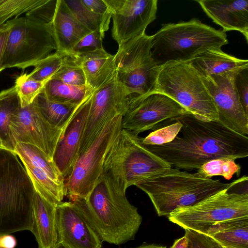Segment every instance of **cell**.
<instances>
[{
    "label": "cell",
    "instance_id": "5bb4252c",
    "mask_svg": "<svg viewBox=\"0 0 248 248\" xmlns=\"http://www.w3.org/2000/svg\"><path fill=\"white\" fill-rule=\"evenodd\" d=\"M9 129L14 148L17 143L31 144L52 159L64 131L51 125L45 119L35 100L26 107L19 108L11 118Z\"/></svg>",
    "mask_w": 248,
    "mask_h": 248
},
{
    "label": "cell",
    "instance_id": "9c48e42d",
    "mask_svg": "<svg viewBox=\"0 0 248 248\" xmlns=\"http://www.w3.org/2000/svg\"><path fill=\"white\" fill-rule=\"evenodd\" d=\"M152 38L144 32L119 46L114 55L116 80L132 101L154 93L160 66L151 56Z\"/></svg>",
    "mask_w": 248,
    "mask_h": 248
},
{
    "label": "cell",
    "instance_id": "836d02e7",
    "mask_svg": "<svg viewBox=\"0 0 248 248\" xmlns=\"http://www.w3.org/2000/svg\"><path fill=\"white\" fill-rule=\"evenodd\" d=\"M67 54L55 51L38 62L29 76L41 82L49 79L60 68L63 58Z\"/></svg>",
    "mask_w": 248,
    "mask_h": 248
},
{
    "label": "cell",
    "instance_id": "5b68a950",
    "mask_svg": "<svg viewBox=\"0 0 248 248\" xmlns=\"http://www.w3.org/2000/svg\"><path fill=\"white\" fill-rule=\"evenodd\" d=\"M151 56L161 66L168 62H189L212 48L228 44L225 32L197 18L166 23L152 35Z\"/></svg>",
    "mask_w": 248,
    "mask_h": 248
},
{
    "label": "cell",
    "instance_id": "d4e9b609",
    "mask_svg": "<svg viewBox=\"0 0 248 248\" xmlns=\"http://www.w3.org/2000/svg\"><path fill=\"white\" fill-rule=\"evenodd\" d=\"M206 234L224 248H248V216L217 222Z\"/></svg>",
    "mask_w": 248,
    "mask_h": 248
},
{
    "label": "cell",
    "instance_id": "603a6c76",
    "mask_svg": "<svg viewBox=\"0 0 248 248\" xmlns=\"http://www.w3.org/2000/svg\"><path fill=\"white\" fill-rule=\"evenodd\" d=\"M32 218L31 232L35 236L38 248H59L57 205L46 201L36 191Z\"/></svg>",
    "mask_w": 248,
    "mask_h": 248
},
{
    "label": "cell",
    "instance_id": "2e32d148",
    "mask_svg": "<svg viewBox=\"0 0 248 248\" xmlns=\"http://www.w3.org/2000/svg\"><path fill=\"white\" fill-rule=\"evenodd\" d=\"M111 13V35L119 46L145 32L156 17L157 0H105Z\"/></svg>",
    "mask_w": 248,
    "mask_h": 248
},
{
    "label": "cell",
    "instance_id": "f546056e",
    "mask_svg": "<svg viewBox=\"0 0 248 248\" xmlns=\"http://www.w3.org/2000/svg\"><path fill=\"white\" fill-rule=\"evenodd\" d=\"M241 166L235 162V160L229 158H219L211 160L204 163L197 172L203 177L211 178L213 176H221L225 179L230 180L234 174L239 176Z\"/></svg>",
    "mask_w": 248,
    "mask_h": 248
},
{
    "label": "cell",
    "instance_id": "9a60e30c",
    "mask_svg": "<svg viewBox=\"0 0 248 248\" xmlns=\"http://www.w3.org/2000/svg\"><path fill=\"white\" fill-rule=\"evenodd\" d=\"M186 111L167 95L152 93L131 102L122 117V129L138 136L140 133L155 129L159 123L178 117Z\"/></svg>",
    "mask_w": 248,
    "mask_h": 248
},
{
    "label": "cell",
    "instance_id": "ab89813d",
    "mask_svg": "<svg viewBox=\"0 0 248 248\" xmlns=\"http://www.w3.org/2000/svg\"><path fill=\"white\" fill-rule=\"evenodd\" d=\"M10 31L11 27L7 21L0 26V73L4 70L2 59Z\"/></svg>",
    "mask_w": 248,
    "mask_h": 248
},
{
    "label": "cell",
    "instance_id": "74e56055",
    "mask_svg": "<svg viewBox=\"0 0 248 248\" xmlns=\"http://www.w3.org/2000/svg\"><path fill=\"white\" fill-rule=\"evenodd\" d=\"M233 85L244 109L248 115V68L234 76Z\"/></svg>",
    "mask_w": 248,
    "mask_h": 248
},
{
    "label": "cell",
    "instance_id": "60d3db41",
    "mask_svg": "<svg viewBox=\"0 0 248 248\" xmlns=\"http://www.w3.org/2000/svg\"><path fill=\"white\" fill-rule=\"evenodd\" d=\"M16 245L15 237L10 234L0 235V248H15Z\"/></svg>",
    "mask_w": 248,
    "mask_h": 248
},
{
    "label": "cell",
    "instance_id": "f35d334b",
    "mask_svg": "<svg viewBox=\"0 0 248 248\" xmlns=\"http://www.w3.org/2000/svg\"><path fill=\"white\" fill-rule=\"evenodd\" d=\"M83 5L92 12L101 16L111 15L105 0H81Z\"/></svg>",
    "mask_w": 248,
    "mask_h": 248
},
{
    "label": "cell",
    "instance_id": "4dcf8cb0",
    "mask_svg": "<svg viewBox=\"0 0 248 248\" xmlns=\"http://www.w3.org/2000/svg\"><path fill=\"white\" fill-rule=\"evenodd\" d=\"M50 79L58 80L72 86H86L84 72L74 56L71 55L64 56L60 68Z\"/></svg>",
    "mask_w": 248,
    "mask_h": 248
},
{
    "label": "cell",
    "instance_id": "d590c367",
    "mask_svg": "<svg viewBox=\"0 0 248 248\" xmlns=\"http://www.w3.org/2000/svg\"><path fill=\"white\" fill-rule=\"evenodd\" d=\"M104 35L100 31L90 32L75 46L69 55H77L103 49Z\"/></svg>",
    "mask_w": 248,
    "mask_h": 248
},
{
    "label": "cell",
    "instance_id": "8992f818",
    "mask_svg": "<svg viewBox=\"0 0 248 248\" xmlns=\"http://www.w3.org/2000/svg\"><path fill=\"white\" fill-rule=\"evenodd\" d=\"M155 92L170 97L198 118L218 121L213 100L189 62H171L160 66Z\"/></svg>",
    "mask_w": 248,
    "mask_h": 248
},
{
    "label": "cell",
    "instance_id": "4316f807",
    "mask_svg": "<svg viewBox=\"0 0 248 248\" xmlns=\"http://www.w3.org/2000/svg\"><path fill=\"white\" fill-rule=\"evenodd\" d=\"M43 117L51 125L64 130L79 106L62 104L48 100L43 90L34 99Z\"/></svg>",
    "mask_w": 248,
    "mask_h": 248
},
{
    "label": "cell",
    "instance_id": "30bf717a",
    "mask_svg": "<svg viewBox=\"0 0 248 248\" xmlns=\"http://www.w3.org/2000/svg\"><path fill=\"white\" fill-rule=\"evenodd\" d=\"M122 115L109 120L89 147L78 155L65 181L70 201L87 199L100 181L106 156L122 129Z\"/></svg>",
    "mask_w": 248,
    "mask_h": 248
},
{
    "label": "cell",
    "instance_id": "ac0fdd59",
    "mask_svg": "<svg viewBox=\"0 0 248 248\" xmlns=\"http://www.w3.org/2000/svg\"><path fill=\"white\" fill-rule=\"evenodd\" d=\"M60 246L63 248H101L102 241L75 201L57 205Z\"/></svg>",
    "mask_w": 248,
    "mask_h": 248
},
{
    "label": "cell",
    "instance_id": "cb8c5ba5",
    "mask_svg": "<svg viewBox=\"0 0 248 248\" xmlns=\"http://www.w3.org/2000/svg\"><path fill=\"white\" fill-rule=\"evenodd\" d=\"M189 62L201 76L213 75H235L248 68V61L224 52L220 48L209 49L195 57Z\"/></svg>",
    "mask_w": 248,
    "mask_h": 248
},
{
    "label": "cell",
    "instance_id": "83f0119b",
    "mask_svg": "<svg viewBox=\"0 0 248 248\" xmlns=\"http://www.w3.org/2000/svg\"><path fill=\"white\" fill-rule=\"evenodd\" d=\"M21 107L15 85L0 92V138L6 149L14 152L9 124L12 116Z\"/></svg>",
    "mask_w": 248,
    "mask_h": 248
},
{
    "label": "cell",
    "instance_id": "277c9868",
    "mask_svg": "<svg viewBox=\"0 0 248 248\" xmlns=\"http://www.w3.org/2000/svg\"><path fill=\"white\" fill-rule=\"evenodd\" d=\"M35 192L17 155L0 149V235L31 231Z\"/></svg>",
    "mask_w": 248,
    "mask_h": 248
},
{
    "label": "cell",
    "instance_id": "7a4b0ae2",
    "mask_svg": "<svg viewBox=\"0 0 248 248\" xmlns=\"http://www.w3.org/2000/svg\"><path fill=\"white\" fill-rule=\"evenodd\" d=\"M124 186L102 174L86 199L75 201L102 241L121 245L134 239L142 222Z\"/></svg>",
    "mask_w": 248,
    "mask_h": 248
},
{
    "label": "cell",
    "instance_id": "e0dca14e",
    "mask_svg": "<svg viewBox=\"0 0 248 248\" xmlns=\"http://www.w3.org/2000/svg\"><path fill=\"white\" fill-rule=\"evenodd\" d=\"M235 75L199 76L213 100L218 121L230 130L248 137V115L234 89Z\"/></svg>",
    "mask_w": 248,
    "mask_h": 248
},
{
    "label": "cell",
    "instance_id": "e575fe53",
    "mask_svg": "<svg viewBox=\"0 0 248 248\" xmlns=\"http://www.w3.org/2000/svg\"><path fill=\"white\" fill-rule=\"evenodd\" d=\"M182 127L179 122H173L169 125L154 130L145 138H140L145 146L160 145L172 141L177 136Z\"/></svg>",
    "mask_w": 248,
    "mask_h": 248
},
{
    "label": "cell",
    "instance_id": "7c38bea8",
    "mask_svg": "<svg viewBox=\"0 0 248 248\" xmlns=\"http://www.w3.org/2000/svg\"><path fill=\"white\" fill-rule=\"evenodd\" d=\"M131 102V95L116 79L93 93L78 155L93 142L109 120L126 113Z\"/></svg>",
    "mask_w": 248,
    "mask_h": 248
},
{
    "label": "cell",
    "instance_id": "1f68e13d",
    "mask_svg": "<svg viewBox=\"0 0 248 248\" xmlns=\"http://www.w3.org/2000/svg\"><path fill=\"white\" fill-rule=\"evenodd\" d=\"M46 0H0V26L44 4Z\"/></svg>",
    "mask_w": 248,
    "mask_h": 248
},
{
    "label": "cell",
    "instance_id": "ffe728a7",
    "mask_svg": "<svg viewBox=\"0 0 248 248\" xmlns=\"http://www.w3.org/2000/svg\"><path fill=\"white\" fill-rule=\"evenodd\" d=\"M216 24L224 32L237 31L248 42V0H195Z\"/></svg>",
    "mask_w": 248,
    "mask_h": 248
},
{
    "label": "cell",
    "instance_id": "d6a6232c",
    "mask_svg": "<svg viewBox=\"0 0 248 248\" xmlns=\"http://www.w3.org/2000/svg\"><path fill=\"white\" fill-rule=\"evenodd\" d=\"M46 81L36 80L27 73L22 74L16 78L15 85L21 108L26 107L34 101L36 96L43 90Z\"/></svg>",
    "mask_w": 248,
    "mask_h": 248
},
{
    "label": "cell",
    "instance_id": "484cf974",
    "mask_svg": "<svg viewBox=\"0 0 248 248\" xmlns=\"http://www.w3.org/2000/svg\"><path fill=\"white\" fill-rule=\"evenodd\" d=\"M43 91L50 101L74 106L80 105L92 93L86 86H72L54 79L46 82Z\"/></svg>",
    "mask_w": 248,
    "mask_h": 248
},
{
    "label": "cell",
    "instance_id": "6da1fadb",
    "mask_svg": "<svg viewBox=\"0 0 248 248\" xmlns=\"http://www.w3.org/2000/svg\"><path fill=\"white\" fill-rule=\"evenodd\" d=\"M169 121L179 122L182 125L172 141L144 146L172 168L198 170L214 159L236 160L248 156V137L230 130L218 121L201 119L186 111Z\"/></svg>",
    "mask_w": 248,
    "mask_h": 248
},
{
    "label": "cell",
    "instance_id": "8d00e7d4",
    "mask_svg": "<svg viewBox=\"0 0 248 248\" xmlns=\"http://www.w3.org/2000/svg\"><path fill=\"white\" fill-rule=\"evenodd\" d=\"M187 248H224L209 235L190 229H185Z\"/></svg>",
    "mask_w": 248,
    "mask_h": 248
},
{
    "label": "cell",
    "instance_id": "3957f363",
    "mask_svg": "<svg viewBox=\"0 0 248 248\" xmlns=\"http://www.w3.org/2000/svg\"><path fill=\"white\" fill-rule=\"evenodd\" d=\"M232 184L171 167L135 186L148 196L159 216H168L176 209L198 203Z\"/></svg>",
    "mask_w": 248,
    "mask_h": 248
},
{
    "label": "cell",
    "instance_id": "52a82bcc",
    "mask_svg": "<svg viewBox=\"0 0 248 248\" xmlns=\"http://www.w3.org/2000/svg\"><path fill=\"white\" fill-rule=\"evenodd\" d=\"M171 168L147 149L139 136L122 129L106 156L102 174L109 176L127 189Z\"/></svg>",
    "mask_w": 248,
    "mask_h": 248
},
{
    "label": "cell",
    "instance_id": "ba28073f",
    "mask_svg": "<svg viewBox=\"0 0 248 248\" xmlns=\"http://www.w3.org/2000/svg\"><path fill=\"white\" fill-rule=\"evenodd\" d=\"M11 27L2 67L25 69L57 50L51 23L21 16L7 21Z\"/></svg>",
    "mask_w": 248,
    "mask_h": 248
},
{
    "label": "cell",
    "instance_id": "f1b7e54d",
    "mask_svg": "<svg viewBox=\"0 0 248 248\" xmlns=\"http://www.w3.org/2000/svg\"><path fill=\"white\" fill-rule=\"evenodd\" d=\"M77 20L91 31H100L105 35L109 28L111 15L101 16L88 9L81 0H64Z\"/></svg>",
    "mask_w": 248,
    "mask_h": 248
},
{
    "label": "cell",
    "instance_id": "4fadbf2b",
    "mask_svg": "<svg viewBox=\"0 0 248 248\" xmlns=\"http://www.w3.org/2000/svg\"><path fill=\"white\" fill-rule=\"evenodd\" d=\"M14 152L19 157L35 191L51 203L57 205L66 195L65 180L54 163L37 147L17 143Z\"/></svg>",
    "mask_w": 248,
    "mask_h": 248
},
{
    "label": "cell",
    "instance_id": "7402d4cb",
    "mask_svg": "<svg viewBox=\"0 0 248 248\" xmlns=\"http://www.w3.org/2000/svg\"><path fill=\"white\" fill-rule=\"evenodd\" d=\"M73 56L82 68L86 86L92 93L116 79L114 56L104 48Z\"/></svg>",
    "mask_w": 248,
    "mask_h": 248
},
{
    "label": "cell",
    "instance_id": "b9f144b4",
    "mask_svg": "<svg viewBox=\"0 0 248 248\" xmlns=\"http://www.w3.org/2000/svg\"><path fill=\"white\" fill-rule=\"evenodd\" d=\"M170 248H187V240L186 236L184 235L176 240Z\"/></svg>",
    "mask_w": 248,
    "mask_h": 248
},
{
    "label": "cell",
    "instance_id": "ee69618b",
    "mask_svg": "<svg viewBox=\"0 0 248 248\" xmlns=\"http://www.w3.org/2000/svg\"><path fill=\"white\" fill-rule=\"evenodd\" d=\"M0 149H6L4 145V144L3 143V141H2L1 139L0 138Z\"/></svg>",
    "mask_w": 248,
    "mask_h": 248
},
{
    "label": "cell",
    "instance_id": "8fae6325",
    "mask_svg": "<svg viewBox=\"0 0 248 248\" xmlns=\"http://www.w3.org/2000/svg\"><path fill=\"white\" fill-rule=\"evenodd\" d=\"M231 186L194 205L176 209L168 216L169 220L206 234L217 222L248 216V191H235Z\"/></svg>",
    "mask_w": 248,
    "mask_h": 248
},
{
    "label": "cell",
    "instance_id": "7bdbcfd3",
    "mask_svg": "<svg viewBox=\"0 0 248 248\" xmlns=\"http://www.w3.org/2000/svg\"><path fill=\"white\" fill-rule=\"evenodd\" d=\"M134 248H167L162 246L156 245L155 244H142V245Z\"/></svg>",
    "mask_w": 248,
    "mask_h": 248
},
{
    "label": "cell",
    "instance_id": "d6986e66",
    "mask_svg": "<svg viewBox=\"0 0 248 248\" xmlns=\"http://www.w3.org/2000/svg\"><path fill=\"white\" fill-rule=\"evenodd\" d=\"M92 93L78 109L63 131L54 153L53 160L65 181L70 175L78 156L79 145L89 112Z\"/></svg>",
    "mask_w": 248,
    "mask_h": 248
},
{
    "label": "cell",
    "instance_id": "44dd1931",
    "mask_svg": "<svg viewBox=\"0 0 248 248\" xmlns=\"http://www.w3.org/2000/svg\"><path fill=\"white\" fill-rule=\"evenodd\" d=\"M56 51L70 54L75 46L90 31L75 17L64 0H57L51 23Z\"/></svg>",
    "mask_w": 248,
    "mask_h": 248
}]
</instances>
